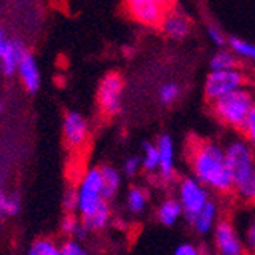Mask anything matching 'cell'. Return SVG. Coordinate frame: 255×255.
Returning a JSON list of instances; mask_svg holds the SVG:
<instances>
[{"label":"cell","mask_w":255,"mask_h":255,"mask_svg":"<svg viewBox=\"0 0 255 255\" xmlns=\"http://www.w3.org/2000/svg\"><path fill=\"white\" fill-rule=\"evenodd\" d=\"M216 246L220 255H245V246L237 234L234 225L228 220H220L214 228Z\"/></svg>","instance_id":"cell-9"},{"label":"cell","mask_w":255,"mask_h":255,"mask_svg":"<svg viewBox=\"0 0 255 255\" xmlns=\"http://www.w3.org/2000/svg\"><path fill=\"white\" fill-rule=\"evenodd\" d=\"M109 219H110V206L109 202H104L94 214L83 219V225L87 228V231H100L107 226Z\"/></svg>","instance_id":"cell-20"},{"label":"cell","mask_w":255,"mask_h":255,"mask_svg":"<svg viewBox=\"0 0 255 255\" xmlns=\"http://www.w3.org/2000/svg\"><path fill=\"white\" fill-rule=\"evenodd\" d=\"M124 81L118 74H109L103 78L98 87V106L106 117H115L123 107Z\"/></svg>","instance_id":"cell-7"},{"label":"cell","mask_w":255,"mask_h":255,"mask_svg":"<svg viewBox=\"0 0 255 255\" xmlns=\"http://www.w3.org/2000/svg\"><path fill=\"white\" fill-rule=\"evenodd\" d=\"M142 168L147 171H154L159 168V150L157 145L144 144V154H142Z\"/></svg>","instance_id":"cell-24"},{"label":"cell","mask_w":255,"mask_h":255,"mask_svg":"<svg viewBox=\"0 0 255 255\" xmlns=\"http://www.w3.org/2000/svg\"><path fill=\"white\" fill-rule=\"evenodd\" d=\"M179 94H180V89L176 83H165L159 89V100L162 104L170 106L179 98Z\"/></svg>","instance_id":"cell-25"},{"label":"cell","mask_w":255,"mask_h":255,"mask_svg":"<svg viewBox=\"0 0 255 255\" xmlns=\"http://www.w3.org/2000/svg\"><path fill=\"white\" fill-rule=\"evenodd\" d=\"M243 133H245V137H246V142L251 145V148L255 151V104L249 113L248 117V121L245 124V128H243Z\"/></svg>","instance_id":"cell-28"},{"label":"cell","mask_w":255,"mask_h":255,"mask_svg":"<svg viewBox=\"0 0 255 255\" xmlns=\"http://www.w3.org/2000/svg\"><path fill=\"white\" fill-rule=\"evenodd\" d=\"M60 255H87L83 246L75 240H67L60 248Z\"/></svg>","instance_id":"cell-29"},{"label":"cell","mask_w":255,"mask_h":255,"mask_svg":"<svg viewBox=\"0 0 255 255\" xmlns=\"http://www.w3.org/2000/svg\"><path fill=\"white\" fill-rule=\"evenodd\" d=\"M2 112H3V109H2V106H0V115H2Z\"/></svg>","instance_id":"cell-35"},{"label":"cell","mask_w":255,"mask_h":255,"mask_svg":"<svg viewBox=\"0 0 255 255\" xmlns=\"http://www.w3.org/2000/svg\"><path fill=\"white\" fill-rule=\"evenodd\" d=\"M101 173H103V182H104V199L109 202L117 196L120 190L121 177L117 170L109 165L101 167Z\"/></svg>","instance_id":"cell-18"},{"label":"cell","mask_w":255,"mask_h":255,"mask_svg":"<svg viewBox=\"0 0 255 255\" xmlns=\"http://www.w3.org/2000/svg\"><path fill=\"white\" fill-rule=\"evenodd\" d=\"M157 2L164 6V8H167V6H170V5H173V2L174 0H157Z\"/></svg>","instance_id":"cell-34"},{"label":"cell","mask_w":255,"mask_h":255,"mask_svg":"<svg viewBox=\"0 0 255 255\" xmlns=\"http://www.w3.org/2000/svg\"><path fill=\"white\" fill-rule=\"evenodd\" d=\"M228 43L231 46V51H233L236 55L248 58V60H255V44L254 43H249V41L237 38V37L229 38Z\"/></svg>","instance_id":"cell-23"},{"label":"cell","mask_w":255,"mask_h":255,"mask_svg":"<svg viewBox=\"0 0 255 255\" xmlns=\"http://www.w3.org/2000/svg\"><path fill=\"white\" fill-rule=\"evenodd\" d=\"M5 43H6V40H5V37H3V31H2V28H0V54H2V49H3Z\"/></svg>","instance_id":"cell-33"},{"label":"cell","mask_w":255,"mask_h":255,"mask_svg":"<svg viewBox=\"0 0 255 255\" xmlns=\"http://www.w3.org/2000/svg\"><path fill=\"white\" fill-rule=\"evenodd\" d=\"M28 255H60V249L49 240H40L31 248Z\"/></svg>","instance_id":"cell-27"},{"label":"cell","mask_w":255,"mask_h":255,"mask_svg":"<svg viewBox=\"0 0 255 255\" xmlns=\"http://www.w3.org/2000/svg\"><path fill=\"white\" fill-rule=\"evenodd\" d=\"M61 231L67 236H74L78 239H83L87 233V228L78 222V219L74 214H67L61 222Z\"/></svg>","instance_id":"cell-22"},{"label":"cell","mask_w":255,"mask_h":255,"mask_svg":"<svg viewBox=\"0 0 255 255\" xmlns=\"http://www.w3.org/2000/svg\"><path fill=\"white\" fill-rule=\"evenodd\" d=\"M147 206V193L139 188V187H133L130 188L128 194H127V208L131 214H139L145 210Z\"/></svg>","instance_id":"cell-21"},{"label":"cell","mask_w":255,"mask_h":255,"mask_svg":"<svg viewBox=\"0 0 255 255\" xmlns=\"http://www.w3.org/2000/svg\"><path fill=\"white\" fill-rule=\"evenodd\" d=\"M18 74H20V78L25 84V87L34 94V92L38 90L40 87V71H38V66H37V61L35 58L31 55V54H25V57L21 58L20 64H18Z\"/></svg>","instance_id":"cell-14"},{"label":"cell","mask_w":255,"mask_h":255,"mask_svg":"<svg viewBox=\"0 0 255 255\" xmlns=\"http://www.w3.org/2000/svg\"><path fill=\"white\" fill-rule=\"evenodd\" d=\"M211 71L217 72V71H233V69H237L239 61L237 57L233 51H226V49H220L217 51L213 57H211Z\"/></svg>","instance_id":"cell-19"},{"label":"cell","mask_w":255,"mask_h":255,"mask_svg":"<svg viewBox=\"0 0 255 255\" xmlns=\"http://www.w3.org/2000/svg\"><path fill=\"white\" fill-rule=\"evenodd\" d=\"M141 167H142V160L141 159H139V157H128L124 162V173L127 176H134Z\"/></svg>","instance_id":"cell-31"},{"label":"cell","mask_w":255,"mask_h":255,"mask_svg":"<svg viewBox=\"0 0 255 255\" xmlns=\"http://www.w3.org/2000/svg\"><path fill=\"white\" fill-rule=\"evenodd\" d=\"M0 211L8 214V216H15L20 211V200L17 196L6 197L3 193H0Z\"/></svg>","instance_id":"cell-26"},{"label":"cell","mask_w":255,"mask_h":255,"mask_svg":"<svg viewBox=\"0 0 255 255\" xmlns=\"http://www.w3.org/2000/svg\"><path fill=\"white\" fill-rule=\"evenodd\" d=\"M233 173L234 193L246 203L255 205V151L246 141H234L226 147Z\"/></svg>","instance_id":"cell-2"},{"label":"cell","mask_w":255,"mask_h":255,"mask_svg":"<svg viewBox=\"0 0 255 255\" xmlns=\"http://www.w3.org/2000/svg\"><path fill=\"white\" fill-rule=\"evenodd\" d=\"M26 51L23 48V44L17 40H8L2 49V54H0V66H2V71L6 75L14 74L18 64L21 61V58L25 57Z\"/></svg>","instance_id":"cell-13"},{"label":"cell","mask_w":255,"mask_h":255,"mask_svg":"<svg viewBox=\"0 0 255 255\" xmlns=\"http://www.w3.org/2000/svg\"><path fill=\"white\" fill-rule=\"evenodd\" d=\"M160 29L164 34L173 40H182L191 31V21L190 18L182 14L180 11L170 9L165 12L164 18L160 21Z\"/></svg>","instance_id":"cell-11"},{"label":"cell","mask_w":255,"mask_h":255,"mask_svg":"<svg viewBox=\"0 0 255 255\" xmlns=\"http://www.w3.org/2000/svg\"><path fill=\"white\" fill-rule=\"evenodd\" d=\"M187 159L194 173V179L203 187L222 194L234 191L226 148H222L219 144L208 139L194 136L187 147Z\"/></svg>","instance_id":"cell-1"},{"label":"cell","mask_w":255,"mask_h":255,"mask_svg":"<svg viewBox=\"0 0 255 255\" xmlns=\"http://www.w3.org/2000/svg\"><path fill=\"white\" fill-rule=\"evenodd\" d=\"M254 104L255 100L251 92L246 89H239L233 92V94L225 95L217 101L211 103V109L216 118L222 124L234 130L243 131Z\"/></svg>","instance_id":"cell-3"},{"label":"cell","mask_w":255,"mask_h":255,"mask_svg":"<svg viewBox=\"0 0 255 255\" xmlns=\"http://www.w3.org/2000/svg\"><path fill=\"white\" fill-rule=\"evenodd\" d=\"M64 141L69 148L80 150L86 145L89 137V124L77 112H69L64 118Z\"/></svg>","instance_id":"cell-10"},{"label":"cell","mask_w":255,"mask_h":255,"mask_svg":"<svg viewBox=\"0 0 255 255\" xmlns=\"http://www.w3.org/2000/svg\"><path fill=\"white\" fill-rule=\"evenodd\" d=\"M216 220H217V205L213 200H210L205 205L203 210L196 216L191 225L199 234H208L213 228H216L217 225Z\"/></svg>","instance_id":"cell-15"},{"label":"cell","mask_w":255,"mask_h":255,"mask_svg":"<svg viewBox=\"0 0 255 255\" xmlns=\"http://www.w3.org/2000/svg\"><path fill=\"white\" fill-rule=\"evenodd\" d=\"M77 194L78 211L83 219L92 216L104 202H107L104 199V182L101 168H90L83 176Z\"/></svg>","instance_id":"cell-4"},{"label":"cell","mask_w":255,"mask_h":255,"mask_svg":"<svg viewBox=\"0 0 255 255\" xmlns=\"http://www.w3.org/2000/svg\"><path fill=\"white\" fill-rule=\"evenodd\" d=\"M245 81L246 78L239 69L217 71V72L211 71V74L205 80V97L210 103H214L225 95H229L239 89H243Z\"/></svg>","instance_id":"cell-5"},{"label":"cell","mask_w":255,"mask_h":255,"mask_svg":"<svg viewBox=\"0 0 255 255\" xmlns=\"http://www.w3.org/2000/svg\"><path fill=\"white\" fill-rule=\"evenodd\" d=\"M182 213H183V208H182L180 202L177 199L170 197L160 203L159 210H157V219L162 225L173 226L179 220Z\"/></svg>","instance_id":"cell-17"},{"label":"cell","mask_w":255,"mask_h":255,"mask_svg":"<svg viewBox=\"0 0 255 255\" xmlns=\"http://www.w3.org/2000/svg\"><path fill=\"white\" fill-rule=\"evenodd\" d=\"M179 202L183 208L185 217L193 222L205 205L210 202V196H208L206 187H203L197 179L187 177L179 183Z\"/></svg>","instance_id":"cell-6"},{"label":"cell","mask_w":255,"mask_h":255,"mask_svg":"<svg viewBox=\"0 0 255 255\" xmlns=\"http://www.w3.org/2000/svg\"><path fill=\"white\" fill-rule=\"evenodd\" d=\"M159 150V176L164 180H171L174 176V144L168 134L157 139Z\"/></svg>","instance_id":"cell-12"},{"label":"cell","mask_w":255,"mask_h":255,"mask_svg":"<svg viewBox=\"0 0 255 255\" xmlns=\"http://www.w3.org/2000/svg\"><path fill=\"white\" fill-rule=\"evenodd\" d=\"M206 34H208V38L211 40V43H214L216 46H219V48H223V46L226 44V37L219 28L210 26L206 29Z\"/></svg>","instance_id":"cell-30"},{"label":"cell","mask_w":255,"mask_h":255,"mask_svg":"<svg viewBox=\"0 0 255 255\" xmlns=\"http://www.w3.org/2000/svg\"><path fill=\"white\" fill-rule=\"evenodd\" d=\"M249 211H245L240 226H242V242L249 255H255V205Z\"/></svg>","instance_id":"cell-16"},{"label":"cell","mask_w":255,"mask_h":255,"mask_svg":"<svg viewBox=\"0 0 255 255\" xmlns=\"http://www.w3.org/2000/svg\"><path fill=\"white\" fill-rule=\"evenodd\" d=\"M130 15L145 26H160L165 8L157 0H126Z\"/></svg>","instance_id":"cell-8"},{"label":"cell","mask_w":255,"mask_h":255,"mask_svg":"<svg viewBox=\"0 0 255 255\" xmlns=\"http://www.w3.org/2000/svg\"><path fill=\"white\" fill-rule=\"evenodd\" d=\"M174 255H200V252H199V249L196 246L187 243V245H180L176 249Z\"/></svg>","instance_id":"cell-32"}]
</instances>
